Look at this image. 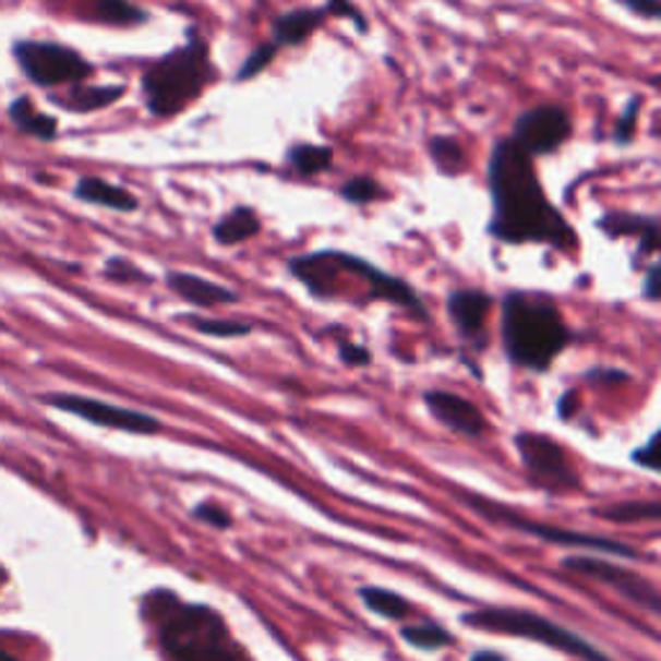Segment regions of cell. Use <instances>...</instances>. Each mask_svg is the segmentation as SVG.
Returning <instances> with one entry per match:
<instances>
[{
    "instance_id": "e575fe53",
    "label": "cell",
    "mask_w": 661,
    "mask_h": 661,
    "mask_svg": "<svg viewBox=\"0 0 661 661\" xmlns=\"http://www.w3.org/2000/svg\"><path fill=\"white\" fill-rule=\"evenodd\" d=\"M621 3L630 13H636V16H641V19L657 21L661 16V3H659V0H621Z\"/></svg>"
},
{
    "instance_id": "8992f818",
    "label": "cell",
    "mask_w": 661,
    "mask_h": 661,
    "mask_svg": "<svg viewBox=\"0 0 661 661\" xmlns=\"http://www.w3.org/2000/svg\"><path fill=\"white\" fill-rule=\"evenodd\" d=\"M13 52L26 79L37 86H62V83L79 86L94 73V65L81 52L55 41H19Z\"/></svg>"
},
{
    "instance_id": "d4e9b609",
    "label": "cell",
    "mask_w": 661,
    "mask_h": 661,
    "mask_svg": "<svg viewBox=\"0 0 661 661\" xmlns=\"http://www.w3.org/2000/svg\"><path fill=\"white\" fill-rule=\"evenodd\" d=\"M362 600L372 613L388 617V621H400V617L409 615V602L404 597H398L396 592H388V589L380 587H364L362 589Z\"/></svg>"
},
{
    "instance_id": "1f68e13d",
    "label": "cell",
    "mask_w": 661,
    "mask_h": 661,
    "mask_svg": "<svg viewBox=\"0 0 661 661\" xmlns=\"http://www.w3.org/2000/svg\"><path fill=\"white\" fill-rule=\"evenodd\" d=\"M644 98L641 96H633L628 101V107L623 109L621 115V122H617L615 127V143L621 145H628L633 135H636V124H638V109H641Z\"/></svg>"
},
{
    "instance_id": "836d02e7",
    "label": "cell",
    "mask_w": 661,
    "mask_h": 661,
    "mask_svg": "<svg viewBox=\"0 0 661 661\" xmlns=\"http://www.w3.org/2000/svg\"><path fill=\"white\" fill-rule=\"evenodd\" d=\"M339 357L341 362L351 364V368H364V364H370L372 354L364 347H360V344H351V341H341L339 344Z\"/></svg>"
},
{
    "instance_id": "4316f807",
    "label": "cell",
    "mask_w": 661,
    "mask_h": 661,
    "mask_svg": "<svg viewBox=\"0 0 661 661\" xmlns=\"http://www.w3.org/2000/svg\"><path fill=\"white\" fill-rule=\"evenodd\" d=\"M189 326L200 334L217 336V339H236V336L251 334V323L243 321H225V319H200V315H187Z\"/></svg>"
},
{
    "instance_id": "7c38bea8",
    "label": "cell",
    "mask_w": 661,
    "mask_h": 661,
    "mask_svg": "<svg viewBox=\"0 0 661 661\" xmlns=\"http://www.w3.org/2000/svg\"><path fill=\"white\" fill-rule=\"evenodd\" d=\"M564 564L566 568H574V572L584 574L587 579L608 584L615 592H621L625 600L641 604V608H649L651 613H659V592L644 576L633 574L628 568L608 564V561L602 558H566Z\"/></svg>"
},
{
    "instance_id": "d6986e66",
    "label": "cell",
    "mask_w": 661,
    "mask_h": 661,
    "mask_svg": "<svg viewBox=\"0 0 661 661\" xmlns=\"http://www.w3.org/2000/svg\"><path fill=\"white\" fill-rule=\"evenodd\" d=\"M259 230H262V220H259L256 209L236 207L215 223L213 236L220 245H238V243L251 241V238H256Z\"/></svg>"
},
{
    "instance_id": "5bb4252c",
    "label": "cell",
    "mask_w": 661,
    "mask_h": 661,
    "mask_svg": "<svg viewBox=\"0 0 661 661\" xmlns=\"http://www.w3.org/2000/svg\"><path fill=\"white\" fill-rule=\"evenodd\" d=\"M424 404L426 409L432 411L434 419L442 421V424L457 434H466V437H483V434H486V417H483L476 404L457 396V393L429 390L424 393Z\"/></svg>"
},
{
    "instance_id": "cb8c5ba5",
    "label": "cell",
    "mask_w": 661,
    "mask_h": 661,
    "mask_svg": "<svg viewBox=\"0 0 661 661\" xmlns=\"http://www.w3.org/2000/svg\"><path fill=\"white\" fill-rule=\"evenodd\" d=\"M429 153H432L434 166H437L442 173L453 176L466 168V151H462V145L457 143L455 137L434 135L429 140Z\"/></svg>"
},
{
    "instance_id": "ba28073f",
    "label": "cell",
    "mask_w": 661,
    "mask_h": 661,
    "mask_svg": "<svg viewBox=\"0 0 661 661\" xmlns=\"http://www.w3.org/2000/svg\"><path fill=\"white\" fill-rule=\"evenodd\" d=\"M515 445L519 455H522L525 468L530 470V476L538 483L558 491L579 486V476H576V470L572 468V462H568L564 447L558 442L545 437V434L522 432L517 434Z\"/></svg>"
},
{
    "instance_id": "30bf717a",
    "label": "cell",
    "mask_w": 661,
    "mask_h": 661,
    "mask_svg": "<svg viewBox=\"0 0 661 661\" xmlns=\"http://www.w3.org/2000/svg\"><path fill=\"white\" fill-rule=\"evenodd\" d=\"M47 404L55 406V409L75 413V417L86 419L91 424L122 429V432H132V434H153L160 429V421L147 417L143 411L122 409V406L104 404V400L86 398V396H49Z\"/></svg>"
},
{
    "instance_id": "ac0fdd59",
    "label": "cell",
    "mask_w": 661,
    "mask_h": 661,
    "mask_svg": "<svg viewBox=\"0 0 661 661\" xmlns=\"http://www.w3.org/2000/svg\"><path fill=\"white\" fill-rule=\"evenodd\" d=\"M75 196L81 202H88V205L115 209V213H135L140 207L135 194L117 184H109V181L98 179V176H83V179H79Z\"/></svg>"
},
{
    "instance_id": "74e56055",
    "label": "cell",
    "mask_w": 661,
    "mask_h": 661,
    "mask_svg": "<svg viewBox=\"0 0 661 661\" xmlns=\"http://www.w3.org/2000/svg\"><path fill=\"white\" fill-rule=\"evenodd\" d=\"M587 380H592V383H608V385H617L625 383V380H630L628 372L615 370V368H594L587 372Z\"/></svg>"
},
{
    "instance_id": "7bdbcfd3",
    "label": "cell",
    "mask_w": 661,
    "mask_h": 661,
    "mask_svg": "<svg viewBox=\"0 0 661 661\" xmlns=\"http://www.w3.org/2000/svg\"><path fill=\"white\" fill-rule=\"evenodd\" d=\"M3 584H5V572H3V568H0V587H3Z\"/></svg>"
},
{
    "instance_id": "52a82bcc",
    "label": "cell",
    "mask_w": 661,
    "mask_h": 661,
    "mask_svg": "<svg viewBox=\"0 0 661 661\" xmlns=\"http://www.w3.org/2000/svg\"><path fill=\"white\" fill-rule=\"evenodd\" d=\"M336 262H339V266L349 274V277L360 279L362 285H368V300L393 302V305L404 308V311L417 315L419 321H429L424 300H421L419 292L413 290L411 285H406L400 277H393V274L383 272L380 266L370 264L368 259L357 256V253L349 251H336Z\"/></svg>"
},
{
    "instance_id": "83f0119b",
    "label": "cell",
    "mask_w": 661,
    "mask_h": 661,
    "mask_svg": "<svg viewBox=\"0 0 661 661\" xmlns=\"http://www.w3.org/2000/svg\"><path fill=\"white\" fill-rule=\"evenodd\" d=\"M400 636H404L411 646H417V649H424V651L445 649V646H449V633L434 623L406 625Z\"/></svg>"
},
{
    "instance_id": "3957f363",
    "label": "cell",
    "mask_w": 661,
    "mask_h": 661,
    "mask_svg": "<svg viewBox=\"0 0 661 661\" xmlns=\"http://www.w3.org/2000/svg\"><path fill=\"white\" fill-rule=\"evenodd\" d=\"M151 604L158 610L160 644L173 661H243L215 610L181 604L171 594L153 597Z\"/></svg>"
},
{
    "instance_id": "4fadbf2b",
    "label": "cell",
    "mask_w": 661,
    "mask_h": 661,
    "mask_svg": "<svg viewBox=\"0 0 661 661\" xmlns=\"http://www.w3.org/2000/svg\"><path fill=\"white\" fill-rule=\"evenodd\" d=\"M491 305H494V300L483 290H455L447 298V315L457 334L470 344H478V349L486 347V321Z\"/></svg>"
},
{
    "instance_id": "9c48e42d",
    "label": "cell",
    "mask_w": 661,
    "mask_h": 661,
    "mask_svg": "<svg viewBox=\"0 0 661 661\" xmlns=\"http://www.w3.org/2000/svg\"><path fill=\"white\" fill-rule=\"evenodd\" d=\"M572 137V119L561 107L527 109L515 122L512 140L522 147L527 156H551Z\"/></svg>"
},
{
    "instance_id": "ab89813d",
    "label": "cell",
    "mask_w": 661,
    "mask_h": 661,
    "mask_svg": "<svg viewBox=\"0 0 661 661\" xmlns=\"http://www.w3.org/2000/svg\"><path fill=\"white\" fill-rule=\"evenodd\" d=\"M574 409H576V393H574V390H568L566 396L561 398V404H558V413H561V419H572Z\"/></svg>"
},
{
    "instance_id": "d6a6232c",
    "label": "cell",
    "mask_w": 661,
    "mask_h": 661,
    "mask_svg": "<svg viewBox=\"0 0 661 661\" xmlns=\"http://www.w3.org/2000/svg\"><path fill=\"white\" fill-rule=\"evenodd\" d=\"M326 11H328V16L354 21V26H357V29H360L362 34L368 32V21H364V16H362L360 11H357V5L351 3V0H328V3H326Z\"/></svg>"
},
{
    "instance_id": "ffe728a7",
    "label": "cell",
    "mask_w": 661,
    "mask_h": 661,
    "mask_svg": "<svg viewBox=\"0 0 661 661\" xmlns=\"http://www.w3.org/2000/svg\"><path fill=\"white\" fill-rule=\"evenodd\" d=\"M9 115L13 124H16L21 132H26V135H34L39 140H55V135H58V122L34 109V104L26 96H21L11 104Z\"/></svg>"
},
{
    "instance_id": "f35d334b",
    "label": "cell",
    "mask_w": 661,
    "mask_h": 661,
    "mask_svg": "<svg viewBox=\"0 0 661 661\" xmlns=\"http://www.w3.org/2000/svg\"><path fill=\"white\" fill-rule=\"evenodd\" d=\"M659 285H661V269L659 264H651L649 272H646V285H644L646 298L659 300Z\"/></svg>"
},
{
    "instance_id": "4dcf8cb0",
    "label": "cell",
    "mask_w": 661,
    "mask_h": 661,
    "mask_svg": "<svg viewBox=\"0 0 661 661\" xmlns=\"http://www.w3.org/2000/svg\"><path fill=\"white\" fill-rule=\"evenodd\" d=\"M104 274H107V279H115V283H140V285L153 283L151 274H145L140 266L132 264L130 259H122V256L109 259L107 266H104Z\"/></svg>"
},
{
    "instance_id": "603a6c76",
    "label": "cell",
    "mask_w": 661,
    "mask_h": 661,
    "mask_svg": "<svg viewBox=\"0 0 661 661\" xmlns=\"http://www.w3.org/2000/svg\"><path fill=\"white\" fill-rule=\"evenodd\" d=\"M287 164L292 166V171L298 176H315L328 171L330 164H334V151L326 145L300 143L287 151Z\"/></svg>"
},
{
    "instance_id": "d590c367",
    "label": "cell",
    "mask_w": 661,
    "mask_h": 661,
    "mask_svg": "<svg viewBox=\"0 0 661 661\" xmlns=\"http://www.w3.org/2000/svg\"><path fill=\"white\" fill-rule=\"evenodd\" d=\"M196 519H202V522H209L213 527H228L230 525V515L225 509H217L215 504H202L196 506Z\"/></svg>"
},
{
    "instance_id": "b9f144b4",
    "label": "cell",
    "mask_w": 661,
    "mask_h": 661,
    "mask_svg": "<svg viewBox=\"0 0 661 661\" xmlns=\"http://www.w3.org/2000/svg\"><path fill=\"white\" fill-rule=\"evenodd\" d=\"M0 661H16V659H13L9 651H3V649H0Z\"/></svg>"
},
{
    "instance_id": "44dd1931",
    "label": "cell",
    "mask_w": 661,
    "mask_h": 661,
    "mask_svg": "<svg viewBox=\"0 0 661 661\" xmlns=\"http://www.w3.org/2000/svg\"><path fill=\"white\" fill-rule=\"evenodd\" d=\"M91 16L109 26H137L147 21V11L130 0H86Z\"/></svg>"
},
{
    "instance_id": "f546056e",
    "label": "cell",
    "mask_w": 661,
    "mask_h": 661,
    "mask_svg": "<svg viewBox=\"0 0 661 661\" xmlns=\"http://www.w3.org/2000/svg\"><path fill=\"white\" fill-rule=\"evenodd\" d=\"M277 49H279V47L274 45V41H266V45L253 49V52L249 55V58L243 60V65L238 68L236 81H238V83L253 81L259 73H264V70L269 68L272 62H274V58H277Z\"/></svg>"
},
{
    "instance_id": "8fae6325",
    "label": "cell",
    "mask_w": 661,
    "mask_h": 661,
    "mask_svg": "<svg viewBox=\"0 0 661 661\" xmlns=\"http://www.w3.org/2000/svg\"><path fill=\"white\" fill-rule=\"evenodd\" d=\"M470 506L473 509L481 512L483 517L496 519V522H504L509 527H517V530L532 532V536L551 540V543L558 545H574V548H592V551H604V553H613V555H623V558H636V551L623 543H613V540H602L597 536H584V532H572V530H561V527H548V525H536V522H525V519H519V515H512V512H506L504 506L489 504L483 502V498H470Z\"/></svg>"
},
{
    "instance_id": "60d3db41",
    "label": "cell",
    "mask_w": 661,
    "mask_h": 661,
    "mask_svg": "<svg viewBox=\"0 0 661 661\" xmlns=\"http://www.w3.org/2000/svg\"><path fill=\"white\" fill-rule=\"evenodd\" d=\"M470 661H504V657H498V653H494V651H481V653H476Z\"/></svg>"
},
{
    "instance_id": "7402d4cb",
    "label": "cell",
    "mask_w": 661,
    "mask_h": 661,
    "mask_svg": "<svg viewBox=\"0 0 661 661\" xmlns=\"http://www.w3.org/2000/svg\"><path fill=\"white\" fill-rule=\"evenodd\" d=\"M124 96V86H75L68 98H62V107L88 115V111L111 107Z\"/></svg>"
},
{
    "instance_id": "e0dca14e",
    "label": "cell",
    "mask_w": 661,
    "mask_h": 661,
    "mask_svg": "<svg viewBox=\"0 0 661 661\" xmlns=\"http://www.w3.org/2000/svg\"><path fill=\"white\" fill-rule=\"evenodd\" d=\"M326 5L321 9H295L274 19L272 39L277 47H298L326 21Z\"/></svg>"
},
{
    "instance_id": "f1b7e54d",
    "label": "cell",
    "mask_w": 661,
    "mask_h": 661,
    "mask_svg": "<svg viewBox=\"0 0 661 661\" xmlns=\"http://www.w3.org/2000/svg\"><path fill=\"white\" fill-rule=\"evenodd\" d=\"M339 194L344 202H349V205H370V202L380 200L385 192L375 179H370V176H354V179L344 181Z\"/></svg>"
},
{
    "instance_id": "2e32d148",
    "label": "cell",
    "mask_w": 661,
    "mask_h": 661,
    "mask_svg": "<svg viewBox=\"0 0 661 661\" xmlns=\"http://www.w3.org/2000/svg\"><path fill=\"white\" fill-rule=\"evenodd\" d=\"M602 233L610 238L633 236L641 241L636 259L653 256L659 251V217L657 215H633V213H608L600 223Z\"/></svg>"
},
{
    "instance_id": "484cf974",
    "label": "cell",
    "mask_w": 661,
    "mask_h": 661,
    "mask_svg": "<svg viewBox=\"0 0 661 661\" xmlns=\"http://www.w3.org/2000/svg\"><path fill=\"white\" fill-rule=\"evenodd\" d=\"M597 515L610 522H638V519H659L661 509L657 502H630L604 506V509H597Z\"/></svg>"
},
{
    "instance_id": "277c9868",
    "label": "cell",
    "mask_w": 661,
    "mask_h": 661,
    "mask_svg": "<svg viewBox=\"0 0 661 661\" xmlns=\"http://www.w3.org/2000/svg\"><path fill=\"white\" fill-rule=\"evenodd\" d=\"M215 81V65L209 60L207 41L189 29V39L166 58H160L143 75V94L147 111L158 119L176 117L189 104L202 96L209 83Z\"/></svg>"
},
{
    "instance_id": "7a4b0ae2",
    "label": "cell",
    "mask_w": 661,
    "mask_h": 661,
    "mask_svg": "<svg viewBox=\"0 0 661 661\" xmlns=\"http://www.w3.org/2000/svg\"><path fill=\"white\" fill-rule=\"evenodd\" d=\"M502 341L512 362L543 372L572 341L558 305L540 292H509L502 302Z\"/></svg>"
},
{
    "instance_id": "8d00e7d4",
    "label": "cell",
    "mask_w": 661,
    "mask_h": 661,
    "mask_svg": "<svg viewBox=\"0 0 661 661\" xmlns=\"http://www.w3.org/2000/svg\"><path fill=\"white\" fill-rule=\"evenodd\" d=\"M657 447H659V432L651 434L649 445H646L644 449H636L633 453V460L638 462V466L644 468H651V470H659V460H657Z\"/></svg>"
},
{
    "instance_id": "6da1fadb",
    "label": "cell",
    "mask_w": 661,
    "mask_h": 661,
    "mask_svg": "<svg viewBox=\"0 0 661 661\" xmlns=\"http://www.w3.org/2000/svg\"><path fill=\"white\" fill-rule=\"evenodd\" d=\"M489 189L494 202L489 233L496 241L509 245L543 243L561 251L579 245L576 230L545 196L532 158L512 137L498 140L491 151Z\"/></svg>"
},
{
    "instance_id": "9a60e30c",
    "label": "cell",
    "mask_w": 661,
    "mask_h": 661,
    "mask_svg": "<svg viewBox=\"0 0 661 661\" xmlns=\"http://www.w3.org/2000/svg\"><path fill=\"white\" fill-rule=\"evenodd\" d=\"M166 285H168V290L179 295L181 300L192 302V305H196V308L233 305V302H238V292L213 283V279L196 277V274H189V272H168Z\"/></svg>"
},
{
    "instance_id": "5b68a950",
    "label": "cell",
    "mask_w": 661,
    "mask_h": 661,
    "mask_svg": "<svg viewBox=\"0 0 661 661\" xmlns=\"http://www.w3.org/2000/svg\"><path fill=\"white\" fill-rule=\"evenodd\" d=\"M462 621H466V625H470V628L532 638V641L551 646V649L574 653V657L587 661H608L604 653L592 649V646L576 636V633L561 628V625H553L551 621H545V617H540L536 613H527V610H509V608L478 610V613H468Z\"/></svg>"
}]
</instances>
